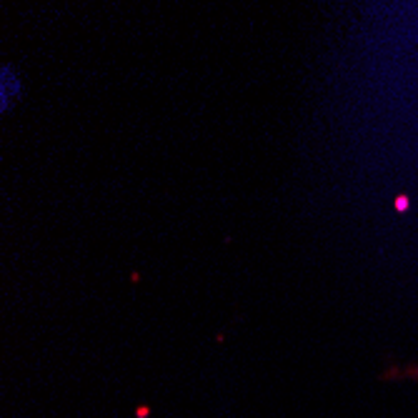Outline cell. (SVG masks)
Listing matches in <instances>:
<instances>
[{
    "mask_svg": "<svg viewBox=\"0 0 418 418\" xmlns=\"http://www.w3.org/2000/svg\"><path fill=\"white\" fill-rule=\"evenodd\" d=\"M403 373H406V376H411V378H416V381H418V366H408Z\"/></svg>",
    "mask_w": 418,
    "mask_h": 418,
    "instance_id": "2",
    "label": "cell"
},
{
    "mask_svg": "<svg viewBox=\"0 0 418 418\" xmlns=\"http://www.w3.org/2000/svg\"><path fill=\"white\" fill-rule=\"evenodd\" d=\"M393 208H396V213H408L411 210V198H408L406 193H398L396 198H393Z\"/></svg>",
    "mask_w": 418,
    "mask_h": 418,
    "instance_id": "1",
    "label": "cell"
},
{
    "mask_svg": "<svg viewBox=\"0 0 418 418\" xmlns=\"http://www.w3.org/2000/svg\"><path fill=\"white\" fill-rule=\"evenodd\" d=\"M148 413H151V411H148V406H141V408H138L136 416H138V418H148Z\"/></svg>",
    "mask_w": 418,
    "mask_h": 418,
    "instance_id": "3",
    "label": "cell"
}]
</instances>
